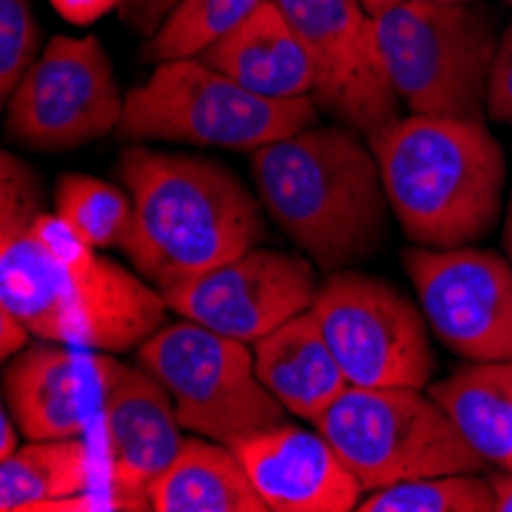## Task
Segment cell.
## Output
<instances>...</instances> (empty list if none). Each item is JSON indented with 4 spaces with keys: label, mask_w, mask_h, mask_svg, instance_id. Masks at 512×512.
<instances>
[{
    "label": "cell",
    "mask_w": 512,
    "mask_h": 512,
    "mask_svg": "<svg viewBox=\"0 0 512 512\" xmlns=\"http://www.w3.org/2000/svg\"><path fill=\"white\" fill-rule=\"evenodd\" d=\"M0 188V307L37 341L126 353L160 329L166 295L46 212L37 175L13 154H4Z\"/></svg>",
    "instance_id": "cell-1"
},
{
    "label": "cell",
    "mask_w": 512,
    "mask_h": 512,
    "mask_svg": "<svg viewBox=\"0 0 512 512\" xmlns=\"http://www.w3.org/2000/svg\"><path fill=\"white\" fill-rule=\"evenodd\" d=\"M117 172L135 209L123 255L160 292L234 261L264 237L261 197L218 160L132 145L120 151Z\"/></svg>",
    "instance_id": "cell-2"
},
{
    "label": "cell",
    "mask_w": 512,
    "mask_h": 512,
    "mask_svg": "<svg viewBox=\"0 0 512 512\" xmlns=\"http://www.w3.org/2000/svg\"><path fill=\"white\" fill-rule=\"evenodd\" d=\"M267 215L322 270H347L381 252L390 200L378 157L356 129L304 126L252 151Z\"/></svg>",
    "instance_id": "cell-3"
},
{
    "label": "cell",
    "mask_w": 512,
    "mask_h": 512,
    "mask_svg": "<svg viewBox=\"0 0 512 512\" xmlns=\"http://www.w3.org/2000/svg\"><path fill=\"white\" fill-rule=\"evenodd\" d=\"M402 234L424 249L488 237L506 191V157L485 120L408 114L368 138Z\"/></svg>",
    "instance_id": "cell-4"
},
{
    "label": "cell",
    "mask_w": 512,
    "mask_h": 512,
    "mask_svg": "<svg viewBox=\"0 0 512 512\" xmlns=\"http://www.w3.org/2000/svg\"><path fill=\"white\" fill-rule=\"evenodd\" d=\"M316 123V102L267 99L203 59L160 62L126 102L117 135L126 142L258 151Z\"/></svg>",
    "instance_id": "cell-5"
},
{
    "label": "cell",
    "mask_w": 512,
    "mask_h": 512,
    "mask_svg": "<svg viewBox=\"0 0 512 512\" xmlns=\"http://www.w3.org/2000/svg\"><path fill=\"white\" fill-rule=\"evenodd\" d=\"M384 71L411 114L482 120L497 22L476 4L402 0L375 16Z\"/></svg>",
    "instance_id": "cell-6"
},
{
    "label": "cell",
    "mask_w": 512,
    "mask_h": 512,
    "mask_svg": "<svg viewBox=\"0 0 512 512\" xmlns=\"http://www.w3.org/2000/svg\"><path fill=\"white\" fill-rule=\"evenodd\" d=\"M316 430L338 448L365 491L442 473H485L488 467L448 411L414 387L350 384L319 417Z\"/></svg>",
    "instance_id": "cell-7"
},
{
    "label": "cell",
    "mask_w": 512,
    "mask_h": 512,
    "mask_svg": "<svg viewBox=\"0 0 512 512\" xmlns=\"http://www.w3.org/2000/svg\"><path fill=\"white\" fill-rule=\"evenodd\" d=\"M138 365L169 390L184 430L224 445L283 424L289 414L261 384L246 341L191 319L160 325L138 347Z\"/></svg>",
    "instance_id": "cell-8"
},
{
    "label": "cell",
    "mask_w": 512,
    "mask_h": 512,
    "mask_svg": "<svg viewBox=\"0 0 512 512\" xmlns=\"http://www.w3.org/2000/svg\"><path fill=\"white\" fill-rule=\"evenodd\" d=\"M310 310L353 387H430V322L390 279L335 270Z\"/></svg>",
    "instance_id": "cell-9"
},
{
    "label": "cell",
    "mask_w": 512,
    "mask_h": 512,
    "mask_svg": "<svg viewBox=\"0 0 512 512\" xmlns=\"http://www.w3.org/2000/svg\"><path fill=\"white\" fill-rule=\"evenodd\" d=\"M123 102L102 40L59 34L7 99V135L31 151H74L117 132Z\"/></svg>",
    "instance_id": "cell-10"
},
{
    "label": "cell",
    "mask_w": 512,
    "mask_h": 512,
    "mask_svg": "<svg viewBox=\"0 0 512 512\" xmlns=\"http://www.w3.org/2000/svg\"><path fill=\"white\" fill-rule=\"evenodd\" d=\"M313 65V102L338 123L375 138L399 120V96L384 71L375 16L362 0H273Z\"/></svg>",
    "instance_id": "cell-11"
},
{
    "label": "cell",
    "mask_w": 512,
    "mask_h": 512,
    "mask_svg": "<svg viewBox=\"0 0 512 512\" xmlns=\"http://www.w3.org/2000/svg\"><path fill=\"white\" fill-rule=\"evenodd\" d=\"M433 335L470 362H512V264L488 249L402 252Z\"/></svg>",
    "instance_id": "cell-12"
},
{
    "label": "cell",
    "mask_w": 512,
    "mask_h": 512,
    "mask_svg": "<svg viewBox=\"0 0 512 512\" xmlns=\"http://www.w3.org/2000/svg\"><path fill=\"white\" fill-rule=\"evenodd\" d=\"M163 295L169 310L181 319L255 344L313 307L319 279L304 255L252 246L234 261L218 264Z\"/></svg>",
    "instance_id": "cell-13"
},
{
    "label": "cell",
    "mask_w": 512,
    "mask_h": 512,
    "mask_svg": "<svg viewBox=\"0 0 512 512\" xmlns=\"http://www.w3.org/2000/svg\"><path fill=\"white\" fill-rule=\"evenodd\" d=\"M111 353L56 341L28 344L7 362L4 396L25 439H89L126 375Z\"/></svg>",
    "instance_id": "cell-14"
},
{
    "label": "cell",
    "mask_w": 512,
    "mask_h": 512,
    "mask_svg": "<svg viewBox=\"0 0 512 512\" xmlns=\"http://www.w3.org/2000/svg\"><path fill=\"white\" fill-rule=\"evenodd\" d=\"M276 512H350L362 500V482L322 430L276 424L230 445Z\"/></svg>",
    "instance_id": "cell-15"
},
{
    "label": "cell",
    "mask_w": 512,
    "mask_h": 512,
    "mask_svg": "<svg viewBox=\"0 0 512 512\" xmlns=\"http://www.w3.org/2000/svg\"><path fill=\"white\" fill-rule=\"evenodd\" d=\"M181 421L169 390L148 371L126 368L99 430L89 436L102 460V479L151 500V485L181 451Z\"/></svg>",
    "instance_id": "cell-16"
},
{
    "label": "cell",
    "mask_w": 512,
    "mask_h": 512,
    "mask_svg": "<svg viewBox=\"0 0 512 512\" xmlns=\"http://www.w3.org/2000/svg\"><path fill=\"white\" fill-rule=\"evenodd\" d=\"M261 384L283 408L307 424H319L329 405L350 387L313 310H304L252 344Z\"/></svg>",
    "instance_id": "cell-17"
},
{
    "label": "cell",
    "mask_w": 512,
    "mask_h": 512,
    "mask_svg": "<svg viewBox=\"0 0 512 512\" xmlns=\"http://www.w3.org/2000/svg\"><path fill=\"white\" fill-rule=\"evenodd\" d=\"M200 59L267 99H307L313 92L310 56L273 0H264Z\"/></svg>",
    "instance_id": "cell-18"
},
{
    "label": "cell",
    "mask_w": 512,
    "mask_h": 512,
    "mask_svg": "<svg viewBox=\"0 0 512 512\" xmlns=\"http://www.w3.org/2000/svg\"><path fill=\"white\" fill-rule=\"evenodd\" d=\"M154 512H267L243 460L224 442L191 436L151 485Z\"/></svg>",
    "instance_id": "cell-19"
},
{
    "label": "cell",
    "mask_w": 512,
    "mask_h": 512,
    "mask_svg": "<svg viewBox=\"0 0 512 512\" xmlns=\"http://www.w3.org/2000/svg\"><path fill=\"white\" fill-rule=\"evenodd\" d=\"M427 393L488 467L512 470V362H470Z\"/></svg>",
    "instance_id": "cell-20"
},
{
    "label": "cell",
    "mask_w": 512,
    "mask_h": 512,
    "mask_svg": "<svg viewBox=\"0 0 512 512\" xmlns=\"http://www.w3.org/2000/svg\"><path fill=\"white\" fill-rule=\"evenodd\" d=\"M102 479V460L89 439H40L0 460V509L40 512L46 503L80 494Z\"/></svg>",
    "instance_id": "cell-21"
},
{
    "label": "cell",
    "mask_w": 512,
    "mask_h": 512,
    "mask_svg": "<svg viewBox=\"0 0 512 512\" xmlns=\"http://www.w3.org/2000/svg\"><path fill=\"white\" fill-rule=\"evenodd\" d=\"M261 4L264 0H175V7L148 37L145 59L154 65L200 59Z\"/></svg>",
    "instance_id": "cell-22"
},
{
    "label": "cell",
    "mask_w": 512,
    "mask_h": 512,
    "mask_svg": "<svg viewBox=\"0 0 512 512\" xmlns=\"http://www.w3.org/2000/svg\"><path fill=\"white\" fill-rule=\"evenodd\" d=\"M56 215L92 249H123L132 230V197L92 175H62L56 184Z\"/></svg>",
    "instance_id": "cell-23"
},
{
    "label": "cell",
    "mask_w": 512,
    "mask_h": 512,
    "mask_svg": "<svg viewBox=\"0 0 512 512\" xmlns=\"http://www.w3.org/2000/svg\"><path fill=\"white\" fill-rule=\"evenodd\" d=\"M359 512H497L491 479L482 473H442L371 491Z\"/></svg>",
    "instance_id": "cell-24"
},
{
    "label": "cell",
    "mask_w": 512,
    "mask_h": 512,
    "mask_svg": "<svg viewBox=\"0 0 512 512\" xmlns=\"http://www.w3.org/2000/svg\"><path fill=\"white\" fill-rule=\"evenodd\" d=\"M40 53V25L31 0H0V96L4 102Z\"/></svg>",
    "instance_id": "cell-25"
},
{
    "label": "cell",
    "mask_w": 512,
    "mask_h": 512,
    "mask_svg": "<svg viewBox=\"0 0 512 512\" xmlns=\"http://www.w3.org/2000/svg\"><path fill=\"white\" fill-rule=\"evenodd\" d=\"M485 114L494 123L512 126V22L497 40L491 74H488V96H485Z\"/></svg>",
    "instance_id": "cell-26"
},
{
    "label": "cell",
    "mask_w": 512,
    "mask_h": 512,
    "mask_svg": "<svg viewBox=\"0 0 512 512\" xmlns=\"http://www.w3.org/2000/svg\"><path fill=\"white\" fill-rule=\"evenodd\" d=\"M172 7L175 0H120V16L138 37L148 40Z\"/></svg>",
    "instance_id": "cell-27"
},
{
    "label": "cell",
    "mask_w": 512,
    "mask_h": 512,
    "mask_svg": "<svg viewBox=\"0 0 512 512\" xmlns=\"http://www.w3.org/2000/svg\"><path fill=\"white\" fill-rule=\"evenodd\" d=\"M34 332L28 325L7 307H0V356L4 359H13L16 353H22L28 344H31Z\"/></svg>",
    "instance_id": "cell-28"
},
{
    "label": "cell",
    "mask_w": 512,
    "mask_h": 512,
    "mask_svg": "<svg viewBox=\"0 0 512 512\" xmlns=\"http://www.w3.org/2000/svg\"><path fill=\"white\" fill-rule=\"evenodd\" d=\"M53 7L65 19H71L77 25H89V22L102 19L105 13H111L114 7L120 10V0H53Z\"/></svg>",
    "instance_id": "cell-29"
},
{
    "label": "cell",
    "mask_w": 512,
    "mask_h": 512,
    "mask_svg": "<svg viewBox=\"0 0 512 512\" xmlns=\"http://www.w3.org/2000/svg\"><path fill=\"white\" fill-rule=\"evenodd\" d=\"M19 436H22V430L16 424V417L10 414V408H4V411H0V460L16 454L22 448L19 445Z\"/></svg>",
    "instance_id": "cell-30"
},
{
    "label": "cell",
    "mask_w": 512,
    "mask_h": 512,
    "mask_svg": "<svg viewBox=\"0 0 512 512\" xmlns=\"http://www.w3.org/2000/svg\"><path fill=\"white\" fill-rule=\"evenodd\" d=\"M491 488L497 512H512V470H500L497 476H491Z\"/></svg>",
    "instance_id": "cell-31"
},
{
    "label": "cell",
    "mask_w": 512,
    "mask_h": 512,
    "mask_svg": "<svg viewBox=\"0 0 512 512\" xmlns=\"http://www.w3.org/2000/svg\"><path fill=\"white\" fill-rule=\"evenodd\" d=\"M503 252L512 264V197H509V206H506V221H503Z\"/></svg>",
    "instance_id": "cell-32"
},
{
    "label": "cell",
    "mask_w": 512,
    "mask_h": 512,
    "mask_svg": "<svg viewBox=\"0 0 512 512\" xmlns=\"http://www.w3.org/2000/svg\"><path fill=\"white\" fill-rule=\"evenodd\" d=\"M402 0H362V7L371 13V16H381V13H387V10H393V7H399Z\"/></svg>",
    "instance_id": "cell-33"
},
{
    "label": "cell",
    "mask_w": 512,
    "mask_h": 512,
    "mask_svg": "<svg viewBox=\"0 0 512 512\" xmlns=\"http://www.w3.org/2000/svg\"><path fill=\"white\" fill-rule=\"evenodd\" d=\"M436 4H476V0H436Z\"/></svg>",
    "instance_id": "cell-34"
},
{
    "label": "cell",
    "mask_w": 512,
    "mask_h": 512,
    "mask_svg": "<svg viewBox=\"0 0 512 512\" xmlns=\"http://www.w3.org/2000/svg\"><path fill=\"white\" fill-rule=\"evenodd\" d=\"M506 4H509V7H512V0H506Z\"/></svg>",
    "instance_id": "cell-35"
}]
</instances>
